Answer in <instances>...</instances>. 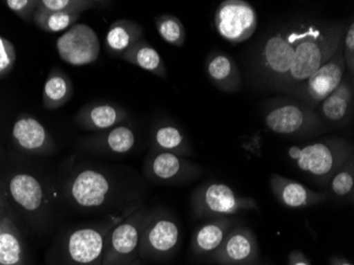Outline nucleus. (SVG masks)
<instances>
[{"mask_svg":"<svg viewBox=\"0 0 354 265\" xmlns=\"http://www.w3.org/2000/svg\"><path fill=\"white\" fill-rule=\"evenodd\" d=\"M95 1L88 0H39L37 11L57 13L81 14L95 7Z\"/></svg>","mask_w":354,"mask_h":265,"instance_id":"nucleus-31","label":"nucleus"},{"mask_svg":"<svg viewBox=\"0 0 354 265\" xmlns=\"http://www.w3.org/2000/svg\"><path fill=\"white\" fill-rule=\"evenodd\" d=\"M69 200L85 209L100 208L106 204L111 194L109 177L95 169H85L73 175L67 185Z\"/></svg>","mask_w":354,"mask_h":265,"instance_id":"nucleus-12","label":"nucleus"},{"mask_svg":"<svg viewBox=\"0 0 354 265\" xmlns=\"http://www.w3.org/2000/svg\"><path fill=\"white\" fill-rule=\"evenodd\" d=\"M129 117L123 107L113 103H93L80 109L77 113V125L89 131H109L122 125Z\"/></svg>","mask_w":354,"mask_h":265,"instance_id":"nucleus-17","label":"nucleus"},{"mask_svg":"<svg viewBox=\"0 0 354 265\" xmlns=\"http://www.w3.org/2000/svg\"><path fill=\"white\" fill-rule=\"evenodd\" d=\"M10 197L27 212H37L45 202V192L39 179L28 173H17L10 179Z\"/></svg>","mask_w":354,"mask_h":265,"instance_id":"nucleus-21","label":"nucleus"},{"mask_svg":"<svg viewBox=\"0 0 354 265\" xmlns=\"http://www.w3.org/2000/svg\"><path fill=\"white\" fill-rule=\"evenodd\" d=\"M343 53L346 69L350 73L354 71V23L351 21L346 28L343 39Z\"/></svg>","mask_w":354,"mask_h":265,"instance_id":"nucleus-34","label":"nucleus"},{"mask_svg":"<svg viewBox=\"0 0 354 265\" xmlns=\"http://www.w3.org/2000/svg\"><path fill=\"white\" fill-rule=\"evenodd\" d=\"M8 215L7 213V203H6L5 197L0 192V220Z\"/></svg>","mask_w":354,"mask_h":265,"instance_id":"nucleus-37","label":"nucleus"},{"mask_svg":"<svg viewBox=\"0 0 354 265\" xmlns=\"http://www.w3.org/2000/svg\"><path fill=\"white\" fill-rule=\"evenodd\" d=\"M136 145V135L127 125H120L109 131L99 133L89 140L95 150L111 155H125L130 153Z\"/></svg>","mask_w":354,"mask_h":265,"instance_id":"nucleus-25","label":"nucleus"},{"mask_svg":"<svg viewBox=\"0 0 354 265\" xmlns=\"http://www.w3.org/2000/svg\"><path fill=\"white\" fill-rule=\"evenodd\" d=\"M153 152L172 153L186 157L192 155V147L183 129L173 122H162L151 131Z\"/></svg>","mask_w":354,"mask_h":265,"instance_id":"nucleus-22","label":"nucleus"},{"mask_svg":"<svg viewBox=\"0 0 354 265\" xmlns=\"http://www.w3.org/2000/svg\"><path fill=\"white\" fill-rule=\"evenodd\" d=\"M147 214L145 207H138L111 229L100 265H133L138 261L141 230Z\"/></svg>","mask_w":354,"mask_h":265,"instance_id":"nucleus-5","label":"nucleus"},{"mask_svg":"<svg viewBox=\"0 0 354 265\" xmlns=\"http://www.w3.org/2000/svg\"><path fill=\"white\" fill-rule=\"evenodd\" d=\"M288 157L297 168L322 184H327L332 175L353 156V149L344 138H330L304 145H294Z\"/></svg>","mask_w":354,"mask_h":265,"instance_id":"nucleus-2","label":"nucleus"},{"mask_svg":"<svg viewBox=\"0 0 354 265\" xmlns=\"http://www.w3.org/2000/svg\"><path fill=\"white\" fill-rule=\"evenodd\" d=\"M17 60L15 47L9 39L0 37V79L11 73Z\"/></svg>","mask_w":354,"mask_h":265,"instance_id":"nucleus-32","label":"nucleus"},{"mask_svg":"<svg viewBox=\"0 0 354 265\" xmlns=\"http://www.w3.org/2000/svg\"><path fill=\"white\" fill-rule=\"evenodd\" d=\"M345 71V59L342 45L327 63L312 73L306 81L292 89L291 93L302 101L304 104L316 109L339 86Z\"/></svg>","mask_w":354,"mask_h":265,"instance_id":"nucleus-8","label":"nucleus"},{"mask_svg":"<svg viewBox=\"0 0 354 265\" xmlns=\"http://www.w3.org/2000/svg\"><path fill=\"white\" fill-rule=\"evenodd\" d=\"M236 225V221L232 218L212 219L201 225L193 232L191 252L196 256L212 257Z\"/></svg>","mask_w":354,"mask_h":265,"instance_id":"nucleus-18","label":"nucleus"},{"mask_svg":"<svg viewBox=\"0 0 354 265\" xmlns=\"http://www.w3.org/2000/svg\"><path fill=\"white\" fill-rule=\"evenodd\" d=\"M214 26L225 41L243 43L256 32L258 16L254 7L245 0H224L216 9Z\"/></svg>","mask_w":354,"mask_h":265,"instance_id":"nucleus-9","label":"nucleus"},{"mask_svg":"<svg viewBox=\"0 0 354 265\" xmlns=\"http://www.w3.org/2000/svg\"><path fill=\"white\" fill-rule=\"evenodd\" d=\"M328 188L333 197L353 202L354 159L350 157L328 181Z\"/></svg>","mask_w":354,"mask_h":265,"instance_id":"nucleus-28","label":"nucleus"},{"mask_svg":"<svg viewBox=\"0 0 354 265\" xmlns=\"http://www.w3.org/2000/svg\"><path fill=\"white\" fill-rule=\"evenodd\" d=\"M137 208L132 207L124 212L111 215L99 224L79 227L71 231L64 245V261L68 265H100L109 231Z\"/></svg>","mask_w":354,"mask_h":265,"instance_id":"nucleus-3","label":"nucleus"},{"mask_svg":"<svg viewBox=\"0 0 354 265\" xmlns=\"http://www.w3.org/2000/svg\"><path fill=\"white\" fill-rule=\"evenodd\" d=\"M180 238V226L170 214L148 212L141 230L139 259L168 258L176 250Z\"/></svg>","mask_w":354,"mask_h":265,"instance_id":"nucleus-6","label":"nucleus"},{"mask_svg":"<svg viewBox=\"0 0 354 265\" xmlns=\"http://www.w3.org/2000/svg\"><path fill=\"white\" fill-rule=\"evenodd\" d=\"M330 265H353L343 257H332L330 258Z\"/></svg>","mask_w":354,"mask_h":265,"instance_id":"nucleus-36","label":"nucleus"},{"mask_svg":"<svg viewBox=\"0 0 354 265\" xmlns=\"http://www.w3.org/2000/svg\"><path fill=\"white\" fill-rule=\"evenodd\" d=\"M343 25L300 26L293 66L280 89H294L327 63L343 45Z\"/></svg>","mask_w":354,"mask_h":265,"instance_id":"nucleus-1","label":"nucleus"},{"mask_svg":"<svg viewBox=\"0 0 354 265\" xmlns=\"http://www.w3.org/2000/svg\"><path fill=\"white\" fill-rule=\"evenodd\" d=\"M55 46L59 57L71 66L91 65L100 55L98 35L85 24H75L57 39Z\"/></svg>","mask_w":354,"mask_h":265,"instance_id":"nucleus-11","label":"nucleus"},{"mask_svg":"<svg viewBox=\"0 0 354 265\" xmlns=\"http://www.w3.org/2000/svg\"><path fill=\"white\" fill-rule=\"evenodd\" d=\"M210 81L225 93H236L242 87L240 69L232 57L220 51L210 53L205 62Z\"/></svg>","mask_w":354,"mask_h":265,"instance_id":"nucleus-20","label":"nucleus"},{"mask_svg":"<svg viewBox=\"0 0 354 265\" xmlns=\"http://www.w3.org/2000/svg\"><path fill=\"white\" fill-rule=\"evenodd\" d=\"M288 265H312L300 250H293L288 256Z\"/></svg>","mask_w":354,"mask_h":265,"instance_id":"nucleus-35","label":"nucleus"},{"mask_svg":"<svg viewBox=\"0 0 354 265\" xmlns=\"http://www.w3.org/2000/svg\"><path fill=\"white\" fill-rule=\"evenodd\" d=\"M250 265H266V264H259V263H254V264H250Z\"/></svg>","mask_w":354,"mask_h":265,"instance_id":"nucleus-38","label":"nucleus"},{"mask_svg":"<svg viewBox=\"0 0 354 265\" xmlns=\"http://www.w3.org/2000/svg\"><path fill=\"white\" fill-rule=\"evenodd\" d=\"M0 221H1V220H0Z\"/></svg>","mask_w":354,"mask_h":265,"instance_id":"nucleus-39","label":"nucleus"},{"mask_svg":"<svg viewBox=\"0 0 354 265\" xmlns=\"http://www.w3.org/2000/svg\"><path fill=\"white\" fill-rule=\"evenodd\" d=\"M39 0H7L6 6L19 19L25 21H33Z\"/></svg>","mask_w":354,"mask_h":265,"instance_id":"nucleus-33","label":"nucleus"},{"mask_svg":"<svg viewBox=\"0 0 354 265\" xmlns=\"http://www.w3.org/2000/svg\"><path fill=\"white\" fill-rule=\"evenodd\" d=\"M200 172L196 163L172 153L152 152L145 163V173L148 179L159 184L186 183L198 176Z\"/></svg>","mask_w":354,"mask_h":265,"instance_id":"nucleus-13","label":"nucleus"},{"mask_svg":"<svg viewBox=\"0 0 354 265\" xmlns=\"http://www.w3.org/2000/svg\"><path fill=\"white\" fill-rule=\"evenodd\" d=\"M155 25L159 37L165 42L175 47L180 48L184 46L187 37L186 29L176 16L169 14L158 16L155 19Z\"/></svg>","mask_w":354,"mask_h":265,"instance_id":"nucleus-29","label":"nucleus"},{"mask_svg":"<svg viewBox=\"0 0 354 265\" xmlns=\"http://www.w3.org/2000/svg\"><path fill=\"white\" fill-rule=\"evenodd\" d=\"M12 137L16 147L29 154H45L55 147L45 127L31 116H21L14 122Z\"/></svg>","mask_w":354,"mask_h":265,"instance_id":"nucleus-16","label":"nucleus"},{"mask_svg":"<svg viewBox=\"0 0 354 265\" xmlns=\"http://www.w3.org/2000/svg\"><path fill=\"white\" fill-rule=\"evenodd\" d=\"M145 37V30L132 19H118L109 26L105 47L114 57H122L127 51Z\"/></svg>","mask_w":354,"mask_h":265,"instance_id":"nucleus-24","label":"nucleus"},{"mask_svg":"<svg viewBox=\"0 0 354 265\" xmlns=\"http://www.w3.org/2000/svg\"><path fill=\"white\" fill-rule=\"evenodd\" d=\"M300 26L292 30H283L268 37L260 53V66L264 75L279 87L291 71L295 57L296 43Z\"/></svg>","mask_w":354,"mask_h":265,"instance_id":"nucleus-10","label":"nucleus"},{"mask_svg":"<svg viewBox=\"0 0 354 265\" xmlns=\"http://www.w3.org/2000/svg\"><path fill=\"white\" fill-rule=\"evenodd\" d=\"M210 258L220 265L254 264L259 258V245L250 229L236 225Z\"/></svg>","mask_w":354,"mask_h":265,"instance_id":"nucleus-14","label":"nucleus"},{"mask_svg":"<svg viewBox=\"0 0 354 265\" xmlns=\"http://www.w3.org/2000/svg\"><path fill=\"white\" fill-rule=\"evenodd\" d=\"M121 57L127 63L137 66L157 77H167L166 65L162 55H159L158 51L145 37L135 44Z\"/></svg>","mask_w":354,"mask_h":265,"instance_id":"nucleus-27","label":"nucleus"},{"mask_svg":"<svg viewBox=\"0 0 354 265\" xmlns=\"http://www.w3.org/2000/svg\"><path fill=\"white\" fill-rule=\"evenodd\" d=\"M73 93V82L68 75L53 67L44 85L43 103L46 109H57L64 107L71 100Z\"/></svg>","mask_w":354,"mask_h":265,"instance_id":"nucleus-26","label":"nucleus"},{"mask_svg":"<svg viewBox=\"0 0 354 265\" xmlns=\"http://www.w3.org/2000/svg\"><path fill=\"white\" fill-rule=\"evenodd\" d=\"M270 185L276 200L286 208H308L325 202L328 197L326 193L312 190L299 181L276 173L270 175Z\"/></svg>","mask_w":354,"mask_h":265,"instance_id":"nucleus-15","label":"nucleus"},{"mask_svg":"<svg viewBox=\"0 0 354 265\" xmlns=\"http://www.w3.org/2000/svg\"><path fill=\"white\" fill-rule=\"evenodd\" d=\"M266 127L281 136H304L318 131L322 119L304 103H279L268 109L264 117Z\"/></svg>","mask_w":354,"mask_h":265,"instance_id":"nucleus-7","label":"nucleus"},{"mask_svg":"<svg viewBox=\"0 0 354 265\" xmlns=\"http://www.w3.org/2000/svg\"><path fill=\"white\" fill-rule=\"evenodd\" d=\"M258 203L250 197L234 192L223 183H206L192 197V209L196 218H232L243 211L257 210Z\"/></svg>","mask_w":354,"mask_h":265,"instance_id":"nucleus-4","label":"nucleus"},{"mask_svg":"<svg viewBox=\"0 0 354 265\" xmlns=\"http://www.w3.org/2000/svg\"><path fill=\"white\" fill-rule=\"evenodd\" d=\"M79 19V14L35 11L33 23L43 31L57 33L73 27Z\"/></svg>","mask_w":354,"mask_h":265,"instance_id":"nucleus-30","label":"nucleus"},{"mask_svg":"<svg viewBox=\"0 0 354 265\" xmlns=\"http://www.w3.org/2000/svg\"><path fill=\"white\" fill-rule=\"evenodd\" d=\"M0 265H29L21 232L9 215L0 221Z\"/></svg>","mask_w":354,"mask_h":265,"instance_id":"nucleus-23","label":"nucleus"},{"mask_svg":"<svg viewBox=\"0 0 354 265\" xmlns=\"http://www.w3.org/2000/svg\"><path fill=\"white\" fill-rule=\"evenodd\" d=\"M353 107V86L349 77H343L339 86L336 87L323 102L320 103L317 115L319 118L333 125H344L352 113Z\"/></svg>","mask_w":354,"mask_h":265,"instance_id":"nucleus-19","label":"nucleus"}]
</instances>
